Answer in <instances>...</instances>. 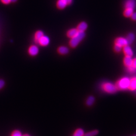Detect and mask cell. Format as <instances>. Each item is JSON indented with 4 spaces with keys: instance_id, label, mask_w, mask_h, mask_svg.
Wrapping results in <instances>:
<instances>
[{
    "instance_id": "obj_1",
    "label": "cell",
    "mask_w": 136,
    "mask_h": 136,
    "mask_svg": "<svg viewBox=\"0 0 136 136\" xmlns=\"http://www.w3.org/2000/svg\"><path fill=\"white\" fill-rule=\"evenodd\" d=\"M85 36L84 32L78 31L77 34L73 37L71 38L69 44L70 47L73 48L77 47L78 44L81 42Z\"/></svg>"
},
{
    "instance_id": "obj_2",
    "label": "cell",
    "mask_w": 136,
    "mask_h": 136,
    "mask_svg": "<svg viewBox=\"0 0 136 136\" xmlns=\"http://www.w3.org/2000/svg\"><path fill=\"white\" fill-rule=\"evenodd\" d=\"M130 82V79L129 78L123 77L118 80L116 83L115 85L118 90H124L126 89H129Z\"/></svg>"
},
{
    "instance_id": "obj_3",
    "label": "cell",
    "mask_w": 136,
    "mask_h": 136,
    "mask_svg": "<svg viewBox=\"0 0 136 136\" xmlns=\"http://www.w3.org/2000/svg\"><path fill=\"white\" fill-rule=\"evenodd\" d=\"M102 89L108 93L113 94L118 90L115 85L110 82H105L101 85Z\"/></svg>"
},
{
    "instance_id": "obj_4",
    "label": "cell",
    "mask_w": 136,
    "mask_h": 136,
    "mask_svg": "<svg viewBox=\"0 0 136 136\" xmlns=\"http://www.w3.org/2000/svg\"><path fill=\"white\" fill-rule=\"evenodd\" d=\"M114 44L115 45H118L122 47H124L125 46L129 45L127 39L122 37L117 38L114 41Z\"/></svg>"
},
{
    "instance_id": "obj_5",
    "label": "cell",
    "mask_w": 136,
    "mask_h": 136,
    "mask_svg": "<svg viewBox=\"0 0 136 136\" xmlns=\"http://www.w3.org/2000/svg\"><path fill=\"white\" fill-rule=\"evenodd\" d=\"M50 42L49 38L47 36H43L42 38L39 40L38 43L42 47H47Z\"/></svg>"
},
{
    "instance_id": "obj_6",
    "label": "cell",
    "mask_w": 136,
    "mask_h": 136,
    "mask_svg": "<svg viewBox=\"0 0 136 136\" xmlns=\"http://www.w3.org/2000/svg\"><path fill=\"white\" fill-rule=\"evenodd\" d=\"M28 53L31 56H36L39 53V48L37 46L33 45L28 48Z\"/></svg>"
},
{
    "instance_id": "obj_7",
    "label": "cell",
    "mask_w": 136,
    "mask_h": 136,
    "mask_svg": "<svg viewBox=\"0 0 136 136\" xmlns=\"http://www.w3.org/2000/svg\"><path fill=\"white\" fill-rule=\"evenodd\" d=\"M136 7V0H126L124 3L125 8H132L134 9Z\"/></svg>"
},
{
    "instance_id": "obj_8",
    "label": "cell",
    "mask_w": 136,
    "mask_h": 136,
    "mask_svg": "<svg viewBox=\"0 0 136 136\" xmlns=\"http://www.w3.org/2000/svg\"><path fill=\"white\" fill-rule=\"evenodd\" d=\"M123 52L125 56L132 57L133 55V52L132 51V49L129 45L125 46V47H123Z\"/></svg>"
},
{
    "instance_id": "obj_9",
    "label": "cell",
    "mask_w": 136,
    "mask_h": 136,
    "mask_svg": "<svg viewBox=\"0 0 136 136\" xmlns=\"http://www.w3.org/2000/svg\"><path fill=\"white\" fill-rule=\"evenodd\" d=\"M133 62V59L131 57L125 56L124 59V66H126L127 68L132 66Z\"/></svg>"
},
{
    "instance_id": "obj_10",
    "label": "cell",
    "mask_w": 136,
    "mask_h": 136,
    "mask_svg": "<svg viewBox=\"0 0 136 136\" xmlns=\"http://www.w3.org/2000/svg\"><path fill=\"white\" fill-rule=\"evenodd\" d=\"M88 28V24L85 22H81L78 24L77 29L78 31L84 32Z\"/></svg>"
},
{
    "instance_id": "obj_11",
    "label": "cell",
    "mask_w": 136,
    "mask_h": 136,
    "mask_svg": "<svg viewBox=\"0 0 136 136\" xmlns=\"http://www.w3.org/2000/svg\"><path fill=\"white\" fill-rule=\"evenodd\" d=\"M67 6L68 4L65 0H58L57 2V7L61 10L65 9Z\"/></svg>"
},
{
    "instance_id": "obj_12",
    "label": "cell",
    "mask_w": 136,
    "mask_h": 136,
    "mask_svg": "<svg viewBox=\"0 0 136 136\" xmlns=\"http://www.w3.org/2000/svg\"><path fill=\"white\" fill-rule=\"evenodd\" d=\"M129 89L131 91H134L136 90V77H133L130 79Z\"/></svg>"
},
{
    "instance_id": "obj_13",
    "label": "cell",
    "mask_w": 136,
    "mask_h": 136,
    "mask_svg": "<svg viewBox=\"0 0 136 136\" xmlns=\"http://www.w3.org/2000/svg\"><path fill=\"white\" fill-rule=\"evenodd\" d=\"M78 32V30H77V28H72L67 31V36L68 37L71 38L76 36Z\"/></svg>"
},
{
    "instance_id": "obj_14",
    "label": "cell",
    "mask_w": 136,
    "mask_h": 136,
    "mask_svg": "<svg viewBox=\"0 0 136 136\" xmlns=\"http://www.w3.org/2000/svg\"><path fill=\"white\" fill-rule=\"evenodd\" d=\"M134 9L132 8H125L123 12L124 16L125 17H130V16L134 13Z\"/></svg>"
},
{
    "instance_id": "obj_15",
    "label": "cell",
    "mask_w": 136,
    "mask_h": 136,
    "mask_svg": "<svg viewBox=\"0 0 136 136\" xmlns=\"http://www.w3.org/2000/svg\"><path fill=\"white\" fill-rule=\"evenodd\" d=\"M58 52L59 54L64 55L68 53L69 52V48L66 47L61 46L58 48Z\"/></svg>"
},
{
    "instance_id": "obj_16",
    "label": "cell",
    "mask_w": 136,
    "mask_h": 136,
    "mask_svg": "<svg viewBox=\"0 0 136 136\" xmlns=\"http://www.w3.org/2000/svg\"><path fill=\"white\" fill-rule=\"evenodd\" d=\"M44 36L43 32L41 30L37 31L34 35V41L36 43H38L39 40L42 38L43 36Z\"/></svg>"
},
{
    "instance_id": "obj_17",
    "label": "cell",
    "mask_w": 136,
    "mask_h": 136,
    "mask_svg": "<svg viewBox=\"0 0 136 136\" xmlns=\"http://www.w3.org/2000/svg\"><path fill=\"white\" fill-rule=\"evenodd\" d=\"M135 36L133 33H129L126 38L127 41L128 42V44H131L133 42H134L135 40Z\"/></svg>"
},
{
    "instance_id": "obj_18",
    "label": "cell",
    "mask_w": 136,
    "mask_h": 136,
    "mask_svg": "<svg viewBox=\"0 0 136 136\" xmlns=\"http://www.w3.org/2000/svg\"><path fill=\"white\" fill-rule=\"evenodd\" d=\"M94 97L92 96H90L88 97V98L86 100V104L88 106H91L94 102Z\"/></svg>"
},
{
    "instance_id": "obj_19",
    "label": "cell",
    "mask_w": 136,
    "mask_h": 136,
    "mask_svg": "<svg viewBox=\"0 0 136 136\" xmlns=\"http://www.w3.org/2000/svg\"><path fill=\"white\" fill-rule=\"evenodd\" d=\"M84 132L81 129H78L74 133L73 136H84Z\"/></svg>"
},
{
    "instance_id": "obj_20",
    "label": "cell",
    "mask_w": 136,
    "mask_h": 136,
    "mask_svg": "<svg viewBox=\"0 0 136 136\" xmlns=\"http://www.w3.org/2000/svg\"><path fill=\"white\" fill-rule=\"evenodd\" d=\"M98 133V131L97 130H92L84 134V136H95L97 135Z\"/></svg>"
},
{
    "instance_id": "obj_21",
    "label": "cell",
    "mask_w": 136,
    "mask_h": 136,
    "mask_svg": "<svg viewBox=\"0 0 136 136\" xmlns=\"http://www.w3.org/2000/svg\"><path fill=\"white\" fill-rule=\"evenodd\" d=\"M122 49V47L118 46V45H114V50L116 53H119Z\"/></svg>"
},
{
    "instance_id": "obj_22",
    "label": "cell",
    "mask_w": 136,
    "mask_h": 136,
    "mask_svg": "<svg viewBox=\"0 0 136 136\" xmlns=\"http://www.w3.org/2000/svg\"><path fill=\"white\" fill-rule=\"evenodd\" d=\"M12 136H22L21 133L19 130H15L12 133Z\"/></svg>"
},
{
    "instance_id": "obj_23",
    "label": "cell",
    "mask_w": 136,
    "mask_h": 136,
    "mask_svg": "<svg viewBox=\"0 0 136 136\" xmlns=\"http://www.w3.org/2000/svg\"><path fill=\"white\" fill-rule=\"evenodd\" d=\"M0 1L3 4L5 5H8L11 2V0H0Z\"/></svg>"
},
{
    "instance_id": "obj_24",
    "label": "cell",
    "mask_w": 136,
    "mask_h": 136,
    "mask_svg": "<svg viewBox=\"0 0 136 136\" xmlns=\"http://www.w3.org/2000/svg\"><path fill=\"white\" fill-rule=\"evenodd\" d=\"M4 86H5V81L2 79H0V89H2Z\"/></svg>"
},
{
    "instance_id": "obj_25",
    "label": "cell",
    "mask_w": 136,
    "mask_h": 136,
    "mask_svg": "<svg viewBox=\"0 0 136 136\" xmlns=\"http://www.w3.org/2000/svg\"><path fill=\"white\" fill-rule=\"evenodd\" d=\"M128 69L129 71L130 72H131V73L134 72L136 70V69H135V68H134L133 66H131L130 67H128Z\"/></svg>"
},
{
    "instance_id": "obj_26",
    "label": "cell",
    "mask_w": 136,
    "mask_h": 136,
    "mask_svg": "<svg viewBox=\"0 0 136 136\" xmlns=\"http://www.w3.org/2000/svg\"><path fill=\"white\" fill-rule=\"evenodd\" d=\"M131 19L134 20V21H136V12H134L133 13V14L132 15V16H130Z\"/></svg>"
},
{
    "instance_id": "obj_27",
    "label": "cell",
    "mask_w": 136,
    "mask_h": 136,
    "mask_svg": "<svg viewBox=\"0 0 136 136\" xmlns=\"http://www.w3.org/2000/svg\"><path fill=\"white\" fill-rule=\"evenodd\" d=\"M132 66L136 69V58L133 59V65Z\"/></svg>"
},
{
    "instance_id": "obj_28",
    "label": "cell",
    "mask_w": 136,
    "mask_h": 136,
    "mask_svg": "<svg viewBox=\"0 0 136 136\" xmlns=\"http://www.w3.org/2000/svg\"><path fill=\"white\" fill-rule=\"evenodd\" d=\"M65 1L67 3L68 5H71L73 2V0H65Z\"/></svg>"
},
{
    "instance_id": "obj_29",
    "label": "cell",
    "mask_w": 136,
    "mask_h": 136,
    "mask_svg": "<svg viewBox=\"0 0 136 136\" xmlns=\"http://www.w3.org/2000/svg\"><path fill=\"white\" fill-rule=\"evenodd\" d=\"M11 2H16V1H17V0H11Z\"/></svg>"
},
{
    "instance_id": "obj_30",
    "label": "cell",
    "mask_w": 136,
    "mask_h": 136,
    "mask_svg": "<svg viewBox=\"0 0 136 136\" xmlns=\"http://www.w3.org/2000/svg\"><path fill=\"white\" fill-rule=\"evenodd\" d=\"M30 136L29 135H24V136Z\"/></svg>"
}]
</instances>
